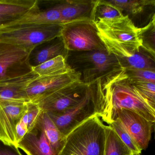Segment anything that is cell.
Instances as JSON below:
<instances>
[{
    "label": "cell",
    "mask_w": 155,
    "mask_h": 155,
    "mask_svg": "<svg viewBox=\"0 0 155 155\" xmlns=\"http://www.w3.org/2000/svg\"><path fill=\"white\" fill-rule=\"evenodd\" d=\"M66 61L88 86L97 83L106 85L125 71L117 57L107 50L69 52Z\"/></svg>",
    "instance_id": "6da1fadb"
},
{
    "label": "cell",
    "mask_w": 155,
    "mask_h": 155,
    "mask_svg": "<svg viewBox=\"0 0 155 155\" xmlns=\"http://www.w3.org/2000/svg\"><path fill=\"white\" fill-rule=\"evenodd\" d=\"M134 154L122 141L110 125L106 126V136L104 155H133Z\"/></svg>",
    "instance_id": "7402d4cb"
},
{
    "label": "cell",
    "mask_w": 155,
    "mask_h": 155,
    "mask_svg": "<svg viewBox=\"0 0 155 155\" xmlns=\"http://www.w3.org/2000/svg\"><path fill=\"white\" fill-rule=\"evenodd\" d=\"M125 77L131 81L146 82L155 84V72L144 70H126Z\"/></svg>",
    "instance_id": "83f0119b"
},
{
    "label": "cell",
    "mask_w": 155,
    "mask_h": 155,
    "mask_svg": "<svg viewBox=\"0 0 155 155\" xmlns=\"http://www.w3.org/2000/svg\"><path fill=\"white\" fill-rule=\"evenodd\" d=\"M109 2L116 6L122 12L127 14L136 15L143 12L147 7L155 6L154 0H129L117 1L107 0ZM124 14V13H123Z\"/></svg>",
    "instance_id": "603a6c76"
},
{
    "label": "cell",
    "mask_w": 155,
    "mask_h": 155,
    "mask_svg": "<svg viewBox=\"0 0 155 155\" xmlns=\"http://www.w3.org/2000/svg\"><path fill=\"white\" fill-rule=\"evenodd\" d=\"M140 36L143 45L155 54V29L151 23L140 28Z\"/></svg>",
    "instance_id": "f1b7e54d"
},
{
    "label": "cell",
    "mask_w": 155,
    "mask_h": 155,
    "mask_svg": "<svg viewBox=\"0 0 155 155\" xmlns=\"http://www.w3.org/2000/svg\"><path fill=\"white\" fill-rule=\"evenodd\" d=\"M97 0L56 1L53 6L58 10L64 23L80 20H94Z\"/></svg>",
    "instance_id": "4fadbf2b"
},
{
    "label": "cell",
    "mask_w": 155,
    "mask_h": 155,
    "mask_svg": "<svg viewBox=\"0 0 155 155\" xmlns=\"http://www.w3.org/2000/svg\"><path fill=\"white\" fill-rule=\"evenodd\" d=\"M39 75L32 70L24 74L0 81V98L28 102L25 90Z\"/></svg>",
    "instance_id": "2e32d148"
},
{
    "label": "cell",
    "mask_w": 155,
    "mask_h": 155,
    "mask_svg": "<svg viewBox=\"0 0 155 155\" xmlns=\"http://www.w3.org/2000/svg\"><path fill=\"white\" fill-rule=\"evenodd\" d=\"M41 112L37 104L32 102L27 103V110L20 122L24 125L28 132L34 126Z\"/></svg>",
    "instance_id": "484cf974"
},
{
    "label": "cell",
    "mask_w": 155,
    "mask_h": 155,
    "mask_svg": "<svg viewBox=\"0 0 155 155\" xmlns=\"http://www.w3.org/2000/svg\"><path fill=\"white\" fill-rule=\"evenodd\" d=\"M89 89V86L81 80H78L35 103L38 105L42 112L52 114H61L82 102Z\"/></svg>",
    "instance_id": "ba28073f"
},
{
    "label": "cell",
    "mask_w": 155,
    "mask_h": 155,
    "mask_svg": "<svg viewBox=\"0 0 155 155\" xmlns=\"http://www.w3.org/2000/svg\"><path fill=\"white\" fill-rule=\"evenodd\" d=\"M126 70H144L155 72V54L142 45L128 57L117 58Z\"/></svg>",
    "instance_id": "ac0fdd59"
},
{
    "label": "cell",
    "mask_w": 155,
    "mask_h": 155,
    "mask_svg": "<svg viewBox=\"0 0 155 155\" xmlns=\"http://www.w3.org/2000/svg\"><path fill=\"white\" fill-rule=\"evenodd\" d=\"M15 145L6 143L0 138V155H22Z\"/></svg>",
    "instance_id": "f546056e"
},
{
    "label": "cell",
    "mask_w": 155,
    "mask_h": 155,
    "mask_svg": "<svg viewBox=\"0 0 155 155\" xmlns=\"http://www.w3.org/2000/svg\"><path fill=\"white\" fill-rule=\"evenodd\" d=\"M124 15L107 0H97L94 10V20L97 19H114Z\"/></svg>",
    "instance_id": "cb8c5ba5"
},
{
    "label": "cell",
    "mask_w": 155,
    "mask_h": 155,
    "mask_svg": "<svg viewBox=\"0 0 155 155\" xmlns=\"http://www.w3.org/2000/svg\"><path fill=\"white\" fill-rule=\"evenodd\" d=\"M69 52L66 49L61 36L43 43L36 46L29 56V63L31 67L37 66L59 56L66 59Z\"/></svg>",
    "instance_id": "e0dca14e"
},
{
    "label": "cell",
    "mask_w": 155,
    "mask_h": 155,
    "mask_svg": "<svg viewBox=\"0 0 155 155\" xmlns=\"http://www.w3.org/2000/svg\"><path fill=\"white\" fill-rule=\"evenodd\" d=\"M31 52L18 45L0 42V81L31 71L29 63Z\"/></svg>",
    "instance_id": "9c48e42d"
},
{
    "label": "cell",
    "mask_w": 155,
    "mask_h": 155,
    "mask_svg": "<svg viewBox=\"0 0 155 155\" xmlns=\"http://www.w3.org/2000/svg\"><path fill=\"white\" fill-rule=\"evenodd\" d=\"M109 125L114 130L120 139L132 151L134 154H141L142 153V150L141 148L134 141V139L131 137L130 135L128 133L126 129L118 119H116L114 120Z\"/></svg>",
    "instance_id": "d4e9b609"
},
{
    "label": "cell",
    "mask_w": 155,
    "mask_h": 155,
    "mask_svg": "<svg viewBox=\"0 0 155 155\" xmlns=\"http://www.w3.org/2000/svg\"><path fill=\"white\" fill-rule=\"evenodd\" d=\"M128 80L145 98L148 100L155 109V84L146 82Z\"/></svg>",
    "instance_id": "4316f807"
},
{
    "label": "cell",
    "mask_w": 155,
    "mask_h": 155,
    "mask_svg": "<svg viewBox=\"0 0 155 155\" xmlns=\"http://www.w3.org/2000/svg\"><path fill=\"white\" fill-rule=\"evenodd\" d=\"M81 74L72 69L69 72L58 75L39 76L25 90L28 102L36 103L59 89L78 80Z\"/></svg>",
    "instance_id": "30bf717a"
},
{
    "label": "cell",
    "mask_w": 155,
    "mask_h": 155,
    "mask_svg": "<svg viewBox=\"0 0 155 155\" xmlns=\"http://www.w3.org/2000/svg\"><path fill=\"white\" fill-rule=\"evenodd\" d=\"M106 126L97 116L84 122L66 136L59 155H104Z\"/></svg>",
    "instance_id": "277c9868"
},
{
    "label": "cell",
    "mask_w": 155,
    "mask_h": 155,
    "mask_svg": "<svg viewBox=\"0 0 155 155\" xmlns=\"http://www.w3.org/2000/svg\"><path fill=\"white\" fill-rule=\"evenodd\" d=\"M0 138L2 139L4 141H5V136L4 135L3 133L2 130V128H1V126H0Z\"/></svg>",
    "instance_id": "1f68e13d"
},
{
    "label": "cell",
    "mask_w": 155,
    "mask_h": 155,
    "mask_svg": "<svg viewBox=\"0 0 155 155\" xmlns=\"http://www.w3.org/2000/svg\"><path fill=\"white\" fill-rule=\"evenodd\" d=\"M89 86L88 93L84 100L73 108L61 114L47 113L66 137L78 126L90 118L102 116L104 107V87L98 83Z\"/></svg>",
    "instance_id": "5b68a950"
},
{
    "label": "cell",
    "mask_w": 155,
    "mask_h": 155,
    "mask_svg": "<svg viewBox=\"0 0 155 155\" xmlns=\"http://www.w3.org/2000/svg\"><path fill=\"white\" fill-rule=\"evenodd\" d=\"M69 52L106 50L98 35L94 21L85 20L64 24L61 33Z\"/></svg>",
    "instance_id": "52a82bcc"
},
{
    "label": "cell",
    "mask_w": 155,
    "mask_h": 155,
    "mask_svg": "<svg viewBox=\"0 0 155 155\" xmlns=\"http://www.w3.org/2000/svg\"><path fill=\"white\" fill-rule=\"evenodd\" d=\"M38 2L37 0H0V15L16 20L28 12Z\"/></svg>",
    "instance_id": "ffe728a7"
},
{
    "label": "cell",
    "mask_w": 155,
    "mask_h": 155,
    "mask_svg": "<svg viewBox=\"0 0 155 155\" xmlns=\"http://www.w3.org/2000/svg\"><path fill=\"white\" fill-rule=\"evenodd\" d=\"M124 72L105 86L102 120L109 125L113 114L124 109L135 112L155 123V109L126 78Z\"/></svg>",
    "instance_id": "7a4b0ae2"
},
{
    "label": "cell",
    "mask_w": 155,
    "mask_h": 155,
    "mask_svg": "<svg viewBox=\"0 0 155 155\" xmlns=\"http://www.w3.org/2000/svg\"><path fill=\"white\" fill-rule=\"evenodd\" d=\"M150 23L152 24V25H153V26L154 27L155 29V13L154 15H153L152 21H151V22Z\"/></svg>",
    "instance_id": "d6a6232c"
},
{
    "label": "cell",
    "mask_w": 155,
    "mask_h": 155,
    "mask_svg": "<svg viewBox=\"0 0 155 155\" xmlns=\"http://www.w3.org/2000/svg\"><path fill=\"white\" fill-rule=\"evenodd\" d=\"M155 126H154V132H155Z\"/></svg>",
    "instance_id": "e575fe53"
},
{
    "label": "cell",
    "mask_w": 155,
    "mask_h": 155,
    "mask_svg": "<svg viewBox=\"0 0 155 155\" xmlns=\"http://www.w3.org/2000/svg\"><path fill=\"white\" fill-rule=\"evenodd\" d=\"M40 116L46 137L56 154L59 155L65 145L66 137L61 133L47 113L41 111Z\"/></svg>",
    "instance_id": "d6986e66"
},
{
    "label": "cell",
    "mask_w": 155,
    "mask_h": 155,
    "mask_svg": "<svg viewBox=\"0 0 155 155\" xmlns=\"http://www.w3.org/2000/svg\"><path fill=\"white\" fill-rule=\"evenodd\" d=\"M63 24L28 25L0 29V42L32 51L36 46L61 36Z\"/></svg>",
    "instance_id": "8992f818"
},
{
    "label": "cell",
    "mask_w": 155,
    "mask_h": 155,
    "mask_svg": "<svg viewBox=\"0 0 155 155\" xmlns=\"http://www.w3.org/2000/svg\"><path fill=\"white\" fill-rule=\"evenodd\" d=\"M27 103L0 98V126L6 143L16 146V127L27 110Z\"/></svg>",
    "instance_id": "7c38bea8"
},
{
    "label": "cell",
    "mask_w": 155,
    "mask_h": 155,
    "mask_svg": "<svg viewBox=\"0 0 155 155\" xmlns=\"http://www.w3.org/2000/svg\"><path fill=\"white\" fill-rule=\"evenodd\" d=\"M27 155H57L45 133L40 115L34 126L17 143Z\"/></svg>",
    "instance_id": "5bb4252c"
},
{
    "label": "cell",
    "mask_w": 155,
    "mask_h": 155,
    "mask_svg": "<svg viewBox=\"0 0 155 155\" xmlns=\"http://www.w3.org/2000/svg\"><path fill=\"white\" fill-rule=\"evenodd\" d=\"M31 68L32 70L39 76L63 74L69 72L73 69L67 63L66 59L62 56H57Z\"/></svg>",
    "instance_id": "44dd1931"
},
{
    "label": "cell",
    "mask_w": 155,
    "mask_h": 155,
    "mask_svg": "<svg viewBox=\"0 0 155 155\" xmlns=\"http://www.w3.org/2000/svg\"><path fill=\"white\" fill-rule=\"evenodd\" d=\"M94 22L107 51L117 58L130 57L143 45L140 28L135 25L128 15L97 19Z\"/></svg>",
    "instance_id": "3957f363"
},
{
    "label": "cell",
    "mask_w": 155,
    "mask_h": 155,
    "mask_svg": "<svg viewBox=\"0 0 155 155\" xmlns=\"http://www.w3.org/2000/svg\"><path fill=\"white\" fill-rule=\"evenodd\" d=\"M15 20V18L10 16L0 15V28Z\"/></svg>",
    "instance_id": "4dcf8cb0"
},
{
    "label": "cell",
    "mask_w": 155,
    "mask_h": 155,
    "mask_svg": "<svg viewBox=\"0 0 155 155\" xmlns=\"http://www.w3.org/2000/svg\"><path fill=\"white\" fill-rule=\"evenodd\" d=\"M39 2L34 7L21 17L12 21L0 29H6L16 26L41 25L64 24L60 12L52 5L45 10H41Z\"/></svg>",
    "instance_id": "9a60e30c"
},
{
    "label": "cell",
    "mask_w": 155,
    "mask_h": 155,
    "mask_svg": "<svg viewBox=\"0 0 155 155\" xmlns=\"http://www.w3.org/2000/svg\"><path fill=\"white\" fill-rule=\"evenodd\" d=\"M116 119L121 122L141 150L147 148L154 123L135 112L124 109L118 110L113 114L109 124Z\"/></svg>",
    "instance_id": "8fae6325"
},
{
    "label": "cell",
    "mask_w": 155,
    "mask_h": 155,
    "mask_svg": "<svg viewBox=\"0 0 155 155\" xmlns=\"http://www.w3.org/2000/svg\"><path fill=\"white\" fill-rule=\"evenodd\" d=\"M133 155H142L141 154H133Z\"/></svg>",
    "instance_id": "836d02e7"
}]
</instances>
